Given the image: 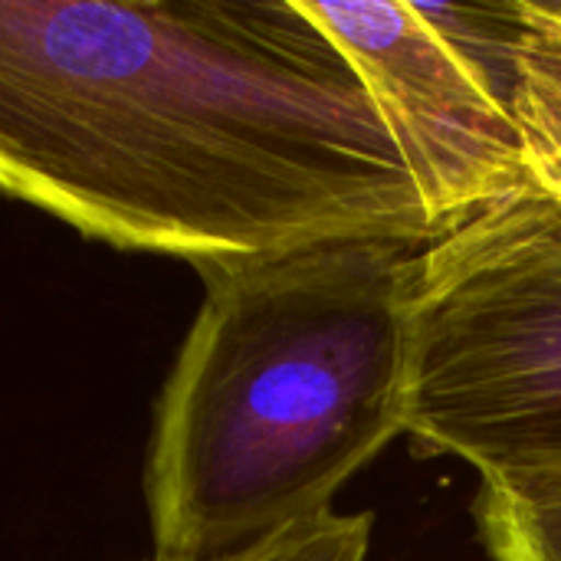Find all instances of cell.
<instances>
[{
  "mask_svg": "<svg viewBox=\"0 0 561 561\" xmlns=\"http://www.w3.org/2000/svg\"><path fill=\"white\" fill-rule=\"evenodd\" d=\"M417 253L358 240L197 273L141 480L158 559H217L332 513L404 434Z\"/></svg>",
  "mask_w": 561,
  "mask_h": 561,
  "instance_id": "cell-2",
  "label": "cell"
},
{
  "mask_svg": "<svg viewBox=\"0 0 561 561\" xmlns=\"http://www.w3.org/2000/svg\"><path fill=\"white\" fill-rule=\"evenodd\" d=\"M510 112L529 184L561 204V3H513Z\"/></svg>",
  "mask_w": 561,
  "mask_h": 561,
  "instance_id": "cell-5",
  "label": "cell"
},
{
  "mask_svg": "<svg viewBox=\"0 0 561 561\" xmlns=\"http://www.w3.org/2000/svg\"><path fill=\"white\" fill-rule=\"evenodd\" d=\"M404 434L483 483L561 470V204L526 187L414 256Z\"/></svg>",
  "mask_w": 561,
  "mask_h": 561,
  "instance_id": "cell-3",
  "label": "cell"
},
{
  "mask_svg": "<svg viewBox=\"0 0 561 561\" xmlns=\"http://www.w3.org/2000/svg\"><path fill=\"white\" fill-rule=\"evenodd\" d=\"M371 513H355L352 529L345 533V539L339 542V549L329 556V561H365L368 556V539H371Z\"/></svg>",
  "mask_w": 561,
  "mask_h": 561,
  "instance_id": "cell-7",
  "label": "cell"
},
{
  "mask_svg": "<svg viewBox=\"0 0 561 561\" xmlns=\"http://www.w3.org/2000/svg\"><path fill=\"white\" fill-rule=\"evenodd\" d=\"M342 49L440 233L529 184L510 69L483 59L427 3L296 0Z\"/></svg>",
  "mask_w": 561,
  "mask_h": 561,
  "instance_id": "cell-4",
  "label": "cell"
},
{
  "mask_svg": "<svg viewBox=\"0 0 561 561\" xmlns=\"http://www.w3.org/2000/svg\"><path fill=\"white\" fill-rule=\"evenodd\" d=\"M477 526L493 561H561V470L483 483Z\"/></svg>",
  "mask_w": 561,
  "mask_h": 561,
  "instance_id": "cell-6",
  "label": "cell"
},
{
  "mask_svg": "<svg viewBox=\"0 0 561 561\" xmlns=\"http://www.w3.org/2000/svg\"><path fill=\"white\" fill-rule=\"evenodd\" d=\"M0 194L194 273L437 240L362 79L296 0H0Z\"/></svg>",
  "mask_w": 561,
  "mask_h": 561,
  "instance_id": "cell-1",
  "label": "cell"
}]
</instances>
